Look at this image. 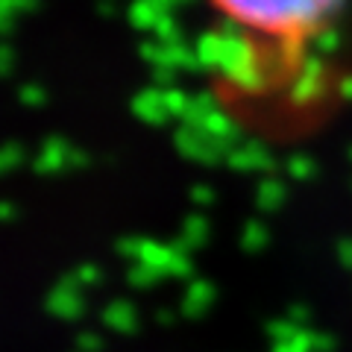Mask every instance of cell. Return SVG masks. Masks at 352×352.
Wrapping results in <instances>:
<instances>
[{"label":"cell","mask_w":352,"mask_h":352,"mask_svg":"<svg viewBox=\"0 0 352 352\" xmlns=\"http://www.w3.org/2000/svg\"><path fill=\"white\" fill-rule=\"evenodd\" d=\"M226 36L247 44L250 62L267 71L302 74L344 18L346 0H203Z\"/></svg>","instance_id":"obj_1"}]
</instances>
